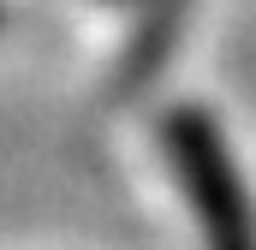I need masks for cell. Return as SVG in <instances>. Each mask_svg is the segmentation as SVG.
I'll return each mask as SVG.
<instances>
[{
	"mask_svg": "<svg viewBox=\"0 0 256 250\" xmlns=\"http://www.w3.org/2000/svg\"><path fill=\"white\" fill-rule=\"evenodd\" d=\"M167 155L185 190L196 232L208 250H256V202L244 190L238 161L226 155L220 131L208 120H173L167 125Z\"/></svg>",
	"mask_w": 256,
	"mask_h": 250,
	"instance_id": "cell-1",
	"label": "cell"
}]
</instances>
